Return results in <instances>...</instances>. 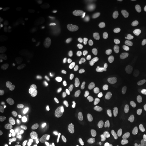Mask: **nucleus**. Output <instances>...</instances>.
<instances>
[{
	"label": "nucleus",
	"instance_id": "obj_1",
	"mask_svg": "<svg viewBox=\"0 0 146 146\" xmlns=\"http://www.w3.org/2000/svg\"><path fill=\"white\" fill-rule=\"evenodd\" d=\"M112 53L111 45L102 42L89 49L85 55V62L89 65H94L107 60Z\"/></svg>",
	"mask_w": 146,
	"mask_h": 146
},
{
	"label": "nucleus",
	"instance_id": "obj_2",
	"mask_svg": "<svg viewBox=\"0 0 146 146\" xmlns=\"http://www.w3.org/2000/svg\"><path fill=\"white\" fill-rule=\"evenodd\" d=\"M129 108V102L123 94H117L113 97L109 106V114L113 119L120 120L123 118Z\"/></svg>",
	"mask_w": 146,
	"mask_h": 146
},
{
	"label": "nucleus",
	"instance_id": "obj_3",
	"mask_svg": "<svg viewBox=\"0 0 146 146\" xmlns=\"http://www.w3.org/2000/svg\"><path fill=\"white\" fill-rule=\"evenodd\" d=\"M61 56L62 54L58 52L56 46L53 45H47L33 58V65L38 66L47 62L52 59H56L57 60L58 58H61Z\"/></svg>",
	"mask_w": 146,
	"mask_h": 146
},
{
	"label": "nucleus",
	"instance_id": "obj_4",
	"mask_svg": "<svg viewBox=\"0 0 146 146\" xmlns=\"http://www.w3.org/2000/svg\"><path fill=\"white\" fill-rule=\"evenodd\" d=\"M48 134L51 137L57 139L70 138L74 135V131L67 124H56L49 129Z\"/></svg>",
	"mask_w": 146,
	"mask_h": 146
},
{
	"label": "nucleus",
	"instance_id": "obj_5",
	"mask_svg": "<svg viewBox=\"0 0 146 146\" xmlns=\"http://www.w3.org/2000/svg\"><path fill=\"white\" fill-rule=\"evenodd\" d=\"M20 98L19 91L12 88H2L0 90V103L8 104L17 101Z\"/></svg>",
	"mask_w": 146,
	"mask_h": 146
},
{
	"label": "nucleus",
	"instance_id": "obj_6",
	"mask_svg": "<svg viewBox=\"0 0 146 146\" xmlns=\"http://www.w3.org/2000/svg\"><path fill=\"white\" fill-rule=\"evenodd\" d=\"M124 17L123 12L117 7H112L105 12H102L101 18L108 22H118Z\"/></svg>",
	"mask_w": 146,
	"mask_h": 146
},
{
	"label": "nucleus",
	"instance_id": "obj_7",
	"mask_svg": "<svg viewBox=\"0 0 146 146\" xmlns=\"http://www.w3.org/2000/svg\"><path fill=\"white\" fill-rule=\"evenodd\" d=\"M96 73V68L93 66H87L81 69L74 75V80L77 83L87 81L94 76Z\"/></svg>",
	"mask_w": 146,
	"mask_h": 146
},
{
	"label": "nucleus",
	"instance_id": "obj_8",
	"mask_svg": "<svg viewBox=\"0 0 146 146\" xmlns=\"http://www.w3.org/2000/svg\"><path fill=\"white\" fill-rule=\"evenodd\" d=\"M16 126V120L13 116H3L0 118V132L7 133L13 131Z\"/></svg>",
	"mask_w": 146,
	"mask_h": 146
},
{
	"label": "nucleus",
	"instance_id": "obj_9",
	"mask_svg": "<svg viewBox=\"0 0 146 146\" xmlns=\"http://www.w3.org/2000/svg\"><path fill=\"white\" fill-rule=\"evenodd\" d=\"M0 146H18V142L13 135L5 133L0 137Z\"/></svg>",
	"mask_w": 146,
	"mask_h": 146
},
{
	"label": "nucleus",
	"instance_id": "obj_10",
	"mask_svg": "<svg viewBox=\"0 0 146 146\" xmlns=\"http://www.w3.org/2000/svg\"><path fill=\"white\" fill-rule=\"evenodd\" d=\"M22 56L20 52L17 50H14L12 53H10L8 56V62L11 64L16 65L21 62Z\"/></svg>",
	"mask_w": 146,
	"mask_h": 146
},
{
	"label": "nucleus",
	"instance_id": "obj_11",
	"mask_svg": "<svg viewBox=\"0 0 146 146\" xmlns=\"http://www.w3.org/2000/svg\"><path fill=\"white\" fill-rule=\"evenodd\" d=\"M71 31L76 33H80L86 32L88 29V26L86 24L78 23H72L70 25Z\"/></svg>",
	"mask_w": 146,
	"mask_h": 146
},
{
	"label": "nucleus",
	"instance_id": "obj_12",
	"mask_svg": "<svg viewBox=\"0 0 146 146\" xmlns=\"http://www.w3.org/2000/svg\"><path fill=\"white\" fill-rule=\"evenodd\" d=\"M91 6L97 11H102L104 10L106 7L107 2L105 0H90L89 1Z\"/></svg>",
	"mask_w": 146,
	"mask_h": 146
},
{
	"label": "nucleus",
	"instance_id": "obj_13",
	"mask_svg": "<svg viewBox=\"0 0 146 146\" xmlns=\"http://www.w3.org/2000/svg\"><path fill=\"white\" fill-rule=\"evenodd\" d=\"M25 18L23 17H17V18H12V19H10V21H8L7 26H8V27H9V28H13V27H17L18 25H22V24L25 23Z\"/></svg>",
	"mask_w": 146,
	"mask_h": 146
},
{
	"label": "nucleus",
	"instance_id": "obj_14",
	"mask_svg": "<svg viewBox=\"0 0 146 146\" xmlns=\"http://www.w3.org/2000/svg\"><path fill=\"white\" fill-rule=\"evenodd\" d=\"M54 18L52 17H49V16L42 18L39 21L40 25L43 27H45V28H48V27H52L54 24Z\"/></svg>",
	"mask_w": 146,
	"mask_h": 146
},
{
	"label": "nucleus",
	"instance_id": "obj_15",
	"mask_svg": "<svg viewBox=\"0 0 146 146\" xmlns=\"http://www.w3.org/2000/svg\"><path fill=\"white\" fill-rule=\"evenodd\" d=\"M9 74H10L11 79L12 81H16L18 80V78H19V71H18V67L16 65H12L10 67Z\"/></svg>",
	"mask_w": 146,
	"mask_h": 146
},
{
	"label": "nucleus",
	"instance_id": "obj_16",
	"mask_svg": "<svg viewBox=\"0 0 146 146\" xmlns=\"http://www.w3.org/2000/svg\"><path fill=\"white\" fill-rule=\"evenodd\" d=\"M140 62V60L138 58L129 57L123 60L124 64H137Z\"/></svg>",
	"mask_w": 146,
	"mask_h": 146
},
{
	"label": "nucleus",
	"instance_id": "obj_17",
	"mask_svg": "<svg viewBox=\"0 0 146 146\" xmlns=\"http://www.w3.org/2000/svg\"><path fill=\"white\" fill-rule=\"evenodd\" d=\"M9 52V48L2 43H0V56L1 57L5 56Z\"/></svg>",
	"mask_w": 146,
	"mask_h": 146
},
{
	"label": "nucleus",
	"instance_id": "obj_18",
	"mask_svg": "<svg viewBox=\"0 0 146 146\" xmlns=\"http://www.w3.org/2000/svg\"><path fill=\"white\" fill-rule=\"evenodd\" d=\"M79 101L81 102V104L83 106H87L90 104V102L89 100L87 99V97L85 96V95H82V96H80Z\"/></svg>",
	"mask_w": 146,
	"mask_h": 146
},
{
	"label": "nucleus",
	"instance_id": "obj_19",
	"mask_svg": "<svg viewBox=\"0 0 146 146\" xmlns=\"http://www.w3.org/2000/svg\"><path fill=\"white\" fill-rule=\"evenodd\" d=\"M123 45H125V46L128 47H130V48H133V47H136L137 44L135 43H133V42L131 41H123L121 42Z\"/></svg>",
	"mask_w": 146,
	"mask_h": 146
},
{
	"label": "nucleus",
	"instance_id": "obj_20",
	"mask_svg": "<svg viewBox=\"0 0 146 146\" xmlns=\"http://www.w3.org/2000/svg\"><path fill=\"white\" fill-rule=\"evenodd\" d=\"M142 29H143V27L140 26V25H135V26L133 27L132 28H131V31L134 33H138L141 31Z\"/></svg>",
	"mask_w": 146,
	"mask_h": 146
},
{
	"label": "nucleus",
	"instance_id": "obj_21",
	"mask_svg": "<svg viewBox=\"0 0 146 146\" xmlns=\"http://www.w3.org/2000/svg\"><path fill=\"white\" fill-rule=\"evenodd\" d=\"M8 66V62L5 61V60H2V57H1V71L2 68H7Z\"/></svg>",
	"mask_w": 146,
	"mask_h": 146
},
{
	"label": "nucleus",
	"instance_id": "obj_22",
	"mask_svg": "<svg viewBox=\"0 0 146 146\" xmlns=\"http://www.w3.org/2000/svg\"><path fill=\"white\" fill-rule=\"evenodd\" d=\"M100 106L99 105H97L96 107L94 108V110H92V112H91L90 113V114L91 115V116H94V115H95L96 114H97L98 112H99L100 110Z\"/></svg>",
	"mask_w": 146,
	"mask_h": 146
},
{
	"label": "nucleus",
	"instance_id": "obj_23",
	"mask_svg": "<svg viewBox=\"0 0 146 146\" xmlns=\"http://www.w3.org/2000/svg\"><path fill=\"white\" fill-rule=\"evenodd\" d=\"M38 146H57L55 143H50V142H45V143H40Z\"/></svg>",
	"mask_w": 146,
	"mask_h": 146
},
{
	"label": "nucleus",
	"instance_id": "obj_24",
	"mask_svg": "<svg viewBox=\"0 0 146 146\" xmlns=\"http://www.w3.org/2000/svg\"><path fill=\"white\" fill-rule=\"evenodd\" d=\"M112 66H106L104 67V72H109V71L112 70Z\"/></svg>",
	"mask_w": 146,
	"mask_h": 146
},
{
	"label": "nucleus",
	"instance_id": "obj_25",
	"mask_svg": "<svg viewBox=\"0 0 146 146\" xmlns=\"http://www.w3.org/2000/svg\"><path fill=\"white\" fill-rule=\"evenodd\" d=\"M70 48V46H69V45H64V46L63 47V50L66 51H66H68Z\"/></svg>",
	"mask_w": 146,
	"mask_h": 146
},
{
	"label": "nucleus",
	"instance_id": "obj_26",
	"mask_svg": "<svg viewBox=\"0 0 146 146\" xmlns=\"http://www.w3.org/2000/svg\"><path fill=\"white\" fill-rule=\"evenodd\" d=\"M5 22H6V19H5V18H1L0 19V25H3Z\"/></svg>",
	"mask_w": 146,
	"mask_h": 146
}]
</instances>
